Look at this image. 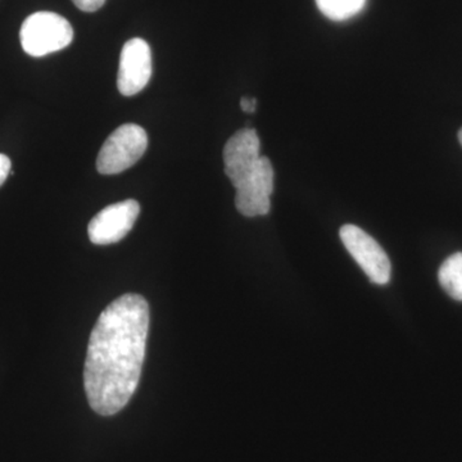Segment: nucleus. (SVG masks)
I'll return each mask as SVG.
<instances>
[{
	"label": "nucleus",
	"mask_w": 462,
	"mask_h": 462,
	"mask_svg": "<svg viewBox=\"0 0 462 462\" xmlns=\"http://www.w3.org/2000/svg\"><path fill=\"white\" fill-rule=\"evenodd\" d=\"M149 306L139 294L117 298L100 314L90 334L84 387L91 409L112 416L135 393L144 364Z\"/></svg>",
	"instance_id": "1"
},
{
	"label": "nucleus",
	"mask_w": 462,
	"mask_h": 462,
	"mask_svg": "<svg viewBox=\"0 0 462 462\" xmlns=\"http://www.w3.org/2000/svg\"><path fill=\"white\" fill-rule=\"evenodd\" d=\"M21 45L32 57H44L65 50L74 41V29L53 12H36L26 18L20 32Z\"/></svg>",
	"instance_id": "2"
},
{
	"label": "nucleus",
	"mask_w": 462,
	"mask_h": 462,
	"mask_svg": "<svg viewBox=\"0 0 462 462\" xmlns=\"http://www.w3.org/2000/svg\"><path fill=\"white\" fill-rule=\"evenodd\" d=\"M148 147V136L142 126L125 124L116 129L103 144L97 160L102 175H116L135 165Z\"/></svg>",
	"instance_id": "3"
},
{
	"label": "nucleus",
	"mask_w": 462,
	"mask_h": 462,
	"mask_svg": "<svg viewBox=\"0 0 462 462\" xmlns=\"http://www.w3.org/2000/svg\"><path fill=\"white\" fill-rule=\"evenodd\" d=\"M339 234L346 251L360 264L370 282L378 285L388 284L391 281V261L379 243L356 225H345Z\"/></svg>",
	"instance_id": "4"
},
{
	"label": "nucleus",
	"mask_w": 462,
	"mask_h": 462,
	"mask_svg": "<svg viewBox=\"0 0 462 462\" xmlns=\"http://www.w3.org/2000/svg\"><path fill=\"white\" fill-rule=\"evenodd\" d=\"M236 190V206L240 214L247 217L269 214L273 190V169L269 158L261 156L254 171Z\"/></svg>",
	"instance_id": "5"
},
{
	"label": "nucleus",
	"mask_w": 462,
	"mask_h": 462,
	"mask_svg": "<svg viewBox=\"0 0 462 462\" xmlns=\"http://www.w3.org/2000/svg\"><path fill=\"white\" fill-rule=\"evenodd\" d=\"M139 214L141 205L134 199L106 207L90 221L88 227L90 242L97 245L120 242L132 231Z\"/></svg>",
	"instance_id": "6"
},
{
	"label": "nucleus",
	"mask_w": 462,
	"mask_h": 462,
	"mask_svg": "<svg viewBox=\"0 0 462 462\" xmlns=\"http://www.w3.org/2000/svg\"><path fill=\"white\" fill-rule=\"evenodd\" d=\"M152 78V51L148 42L135 38L126 42L121 51L117 87L125 97L144 89Z\"/></svg>",
	"instance_id": "7"
},
{
	"label": "nucleus",
	"mask_w": 462,
	"mask_h": 462,
	"mask_svg": "<svg viewBox=\"0 0 462 462\" xmlns=\"http://www.w3.org/2000/svg\"><path fill=\"white\" fill-rule=\"evenodd\" d=\"M260 158V139L256 130L242 129L231 136L224 148V163L225 173L234 188L254 171Z\"/></svg>",
	"instance_id": "8"
},
{
	"label": "nucleus",
	"mask_w": 462,
	"mask_h": 462,
	"mask_svg": "<svg viewBox=\"0 0 462 462\" xmlns=\"http://www.w3.org/2000/svg\"><path fill=\"white\" fill-rule=\"evenodd\" d=\"M439 284L446 293L456 300H462V254H452L447 258L438 272Z\"/></svg>",
	"instance_id": "9"
},
{
	"label": "nucleus",
	"mask_w": 462,
	"mask_h": 462,
	"mask_svg": "<svg viewBox=\"0 0 462 462\" xmlns=\"http://www.w3.org/2000/svg\"><path fill=\"white\" fill-rule=\"evenodd\" d=\"M366 0H316L319 11L333 21H346L363 11Z\"/></svg>",
	"instance_id": "10"
},
{
	"label": "nucleus",
	"mask_w": 462,
	"mask_h": 462,
	"mask_svg": "<svg viewBox=\"0 0 462 462\" xmlns=\"http://www.w3.org/2000/svg\"><path fill=\"white\" fill-rule=\"evenodd\" d=\"M76 7L84 12H96L105 5L106 0H72Z\"/></svg>",
	"instance_id": "11"
},
{
	"label": "nucleus",
	"mask_w": 462,
	"mask_h": 462,
	"mask_svg": "<svg viewBox=\"0 0 462 462\" xmlns=\"http://www.w3.org/2000/svg\"><path fill=\"white\" fill-rule=\"evenodd\" d=\"M11 160L5 154L0 153V187L3 182L7 180L9 173H11Z\"/></svg>",
	"instance_id": "12"
},
{
	"label": "nucleus",
	"mask_w": 462,
	"mask_h": 462,
	"mask_svg": "<svg viewBox=\"0 0 462 462\" xmlns=\"http://www.w3.org/2000/svg\"><path fill=\"white\" fill-rule=\"evenodd\" d=\"M240 107H242L243 111L252 114V112H254V109L257 107V99L243 97V98L240 99Z\"/></svg>",
	"instance_id": "13"
},
{
	"label": "nucleus",
	"mask_w": 462,
	"mask_h": 462,
	"mask_svg": "<svg viewBox=\"0 0 462 462\" xmlns=\"http://www.w3.org/2000/svg\"><path fill=\"white\" fill-rule=\"evenodd\" d=\"M458 142H460V144L462 145V129L458 132Z\"/></svg>",
	"instance_id": "14"
}]
</instances>
